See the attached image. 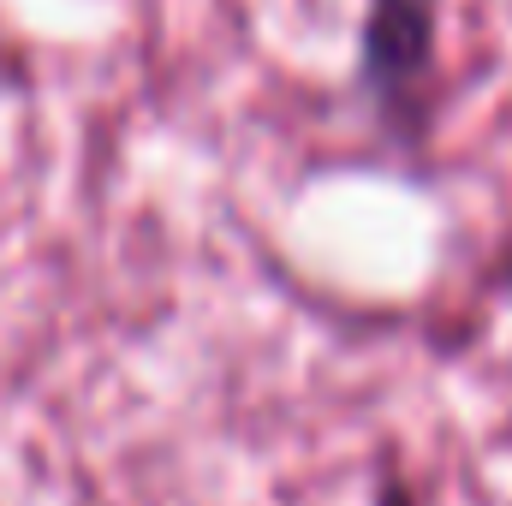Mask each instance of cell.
Returning a JSON list of instances; mask_svg holds the SVG:
<instances>
[{
	"label": "cell",
	"mask_w": 512,
	"mask_h": 506,
	"mask_svg": "<svg viewBox=\"0 0 512 506\" xmlns=\"http://www.w3.org/2000/svg\"><path fill=\"white\" fill-rule=\"evenodd\" d=\"M441 0H370L364 12V90L382 126L411 143L423 131V96L435 72Z\"/></svg>",
	"instance_id": "6da1fadb"
}]
</instances>
